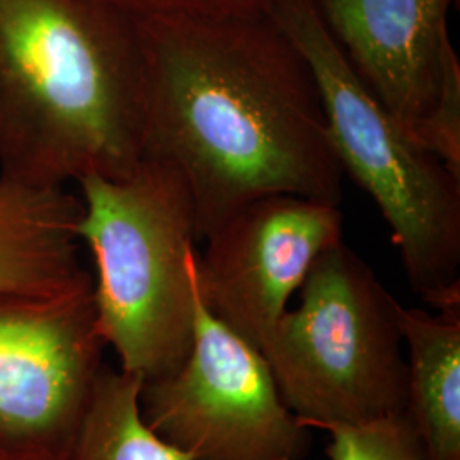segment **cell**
<instances>
[{"mask_svg":"<svg viewBox=\"0 0 460 460\" xmlns=\"http://www.w3.org/2000/svg\"><path fill=\"white\" fill-rule=\"evenodd\" d=\"M144 155L174 165L198 239L260 198L340 205L345 172L307 58L268 14L137 17Z\"/></svg>","mask_w":460,"mask_h":460,"instance_id":"obj_1","label":"cell"},{"mask_svg":"<svg viewBox=\"0 0 460 460\" xmlns=\"http://www.w3.org/2000/svg\"><path fill=\"white\" fill-rule=\"evenodd\" d=\"M137 17L94 0H0V174L119 180L144 157Z\"/></svg>","mask_w":460,"mask_h":460,"instance_id":"obj_2","label":"cell"},{"mask_svg":"<svg viewBox=\"0 0 460 460\" xmlns=\"http://www.w3.org/2000/svg\"><path fill=\"white\" fill-rule=\"evenodd\" d=\"M79 239L93 254L99 331L142 384L174 372L193 343L191 195L174 165L144 155L125 178L85 176Z\"/></svg>","mask_w":460,"mask_h":460,"instance_id":"obj_3","label":"cell"},{"mask_svg":"<svg viewBox=\"0 0 460 460\" xmlns=\"http://www.w3.org/2000/svg\"><path fill=\"white\" fill-rule=\"evenodd\" d=\"M268 16L313 68L336 157L376 201L412 292L433 311H457L460 176L368 93L314 0H275Z\"/></svg>","mask_w":460,"mask_h":460,"instance_id":"obj_4","label":"cell"},{"mask_svg":"<svg viewBox=\"0 0 460 460\" xmlns=\"http://www.w3.org/2000/svg\"><path fill=\"white\" fill-rule=\"evenodd\" d=\"M401 304L345 243L323 252L260 351L309 428L360 427L406 410Z\"/></svg>","mask_w":460,"mask_h":460,"instance_id":"obj_5","label":"cell"},{"mask_svg":"<svg viewBox=\"0 0 460 460\" xmlns=\"http://www.w3.org/2000/svg\"><path fill=\"white\" fill-rule=\"evenodd\" d=\"M193 281V343L174 372L142 384L144 421L193 460L305 459L313 428L287 408L261 351L207 309L195 261Z\"/></svg>","mask_w":460,"mask_h":460,"instance_id":"obj_6","label":"cell"},{"mask_svg":"<svg viewBox=\"0 0 460 460\" xmlns=\"http://www.w3.org/2000/svg\"><path fill=\"white\" fill-rule=\"evenodd\" d=\"M106 341L93 279L58 294H0V460H64Z\"/></svg>","mask_w":460,"mask_h":460,"instance_id":"obj_7","label":"cell"},{"mask_svg":"<svg viewBox=\"0 0 460 460\" xmlns=\"http://www.w3.org/2000/svg\"><path fill=\"white\" fill-rule=\"evenodd\" d=\"M368 93L460 176V64L454 0H314Z\"/></svg>","mask_w":460,"mask_h":460,"instance_id":"obj_8","label":"cell"},{"mask_svg":"<svg viewBox=\"0 0 460 460\" xmlns=\"http://www.w3.org/2000/svg\"><path fill=\"white\" fill-rule=\"evenodd\" d=\"M195 256L198 292L218 321L260 349L317 258L343 241L338 205L260 198L229 217Z\"/></svg>","mask_w":460,"mask_h":460,"instance_id":"obj_9","label":"cell"},{"mask_svg":"<svg viewBox=\"0 0 460 460\" xmlns=\"http://www.w3.org/2000/svg\"><path fill=\"white\" fill-rule=\"evenodd\" d=\"M81 198L0 174V294L45 296L91 275L79 258Z\"/></svg>","mask_w":460,"mask_h":460,"instance_id":"obj_10","label":"cell"},{"mask_svg":"<svg viewBox=\"0 0 460 460\" xmlns=\"http://www.w3.org/2000/svg\"><path fill=\"white\" fill-rule=\"evenodd\" d=\"M408 348L404 414L427 460H460V309L399 307Z\"/></svg>","mask_w":460,"mask_h":460,"instance_id":"obj_11","label":"cell"},{"mask_svg":"<svg viewBox=\"0 0 460 460\" xmlns=\"http://www.w3.org/2000/svg\"><path fill=\"white\" fill-rule=\"evenodd\" d=\"M142 380L104 365L64 460H193L157 437L140 411Z\"/></svg>","mask_w":460,"mask_h":460,"instance_id":"obj_12","label":"cell"},{"mask_svg":"<svg viewBox=\"0 0 460 460\" xmlns=\"http://www.w3.org/2000/svg\"><path fill=\"white\" fill-rule=\"evenodd\" d=\"M329 460H427L404 412L360 427L326 428Z\"/></svg>","mask_w":460,"mask_h":460,"instance_id":"obj_13","label":"cell"},{"mask_svg":"<svg viewBox=\"0 0 460 460\" xmlns=\"http://www.w3.org/2000/svg\"><path fill=\"white\" fill-rule=\"evenodd\" d=\"M133 17L268 14L275 0H94Z\"/></svg>","mask_w":460,"mask_h":460,"instance_id":"obj_14","label":"cell"}]
</instances>
